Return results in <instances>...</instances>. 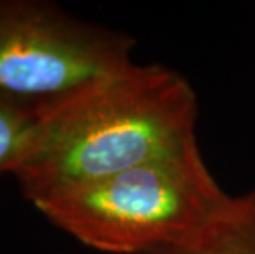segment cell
<instances>
[{
  "instance_id": "6da1fadb",
  "label": "cell",
  "mask_w": 255,
  "mask_h": 254,
  "mask_svg": "<svg viewBox=\"0 0 255 254\" xmlns=\"http://www.w3.org/2000/svg\"><path fill=\"white\" fill-rule=\"evenodd\" d=\"M198 98L165 64L132 63L43 102L33 140L12 177L30 203L121 174L194 136Z\"/></svg>"
},
{
  "instance_id": "7a4b0ae2",
  "label": "cell",
  "mask_w": 255,
  "mask_h": 254,
  "mask_svg": "<svg viewBox=\"0 0 255 254\" xmlns=\"http://www.w3.org/2000/svg\"><path fill=\"white\" fill-rule=\"evenodd\" d=\"M234 202L211 174L193 137L133 169L53 192L31 205L92 250L146 254L208 231Z\"/></svg>"
},
{
  "instance_id": "3957f363",
  "label": "cell",
  "mask_w": 255,
  "mask_h": 254,
  "mask_svg": "<svg viewBox=\"0 0 255 254\" xmlns=\"http://www.w3.org/2000/svg\"><path fill=\"white\" fill-rule=\"evenodd\" d=\"M135 40L46 0H0V93L53 101L133 63Z\"/></svg>"
},
{
  "instance_id": "277c9868",
  "label": "cell",
  "mask_w": 255,
  "mask_h": 254,
  "mask_svg": "<svg viewBox=\"0 0 255 254\" xmlns=\"http://www.w3.org/2000/svg\"><path fill=\"white\" fill-rule=\"evenodd\" d=\"M146 254H255V190L236 197L229 212L199 236Z\"/></svg>"
},
{
  "instance_id": "5b68a950",
  "label": "cell",
  "mask_w": 255,
  "mask_h": 254,
  "mask_svg": "<svg viewBox=\"0 0 255 254\" xmlns=\"http://www.w3.org/2000/svg\"><path fill=\"white\" fill-rule=\"evenodd\" d=\"M41 104L0 93V175L13 174L33 140Z\"/></svg>"
}]
</instances>
